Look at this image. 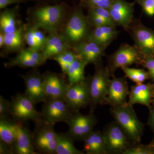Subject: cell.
Returning <instances> with one entry per match:
<instances>
[{
    "label": "cell",
    "mask_w": 154,
    "mask_h": 154,
    "mask_svg": "<svg viewBox=\"0 0 154 154\" xmlns=\"http://www.w3.org/2000/svg\"><path fill=\"white\" fill-rule=\"evenodd\" d=\"M65 37L69 43L76 45L83 42L88 33L85 17L82 11L77 10L70 18L65 30Z\"/></svg>",
    "instance_id": "12"
},
{
    "label": "cell",
    "mask_w": 154,
    "mask_h": 154,
    "mask_svg": "<svg viewBox=\"0 0 154 154\" xmlns=\"http://www.w3.org/2000/svg\"><path fill=\"white\" fill-rule=\"evenodd\" d=\"M4 42H5V34L1 31L0 33V47H2L4 46Z\"/></svg>",
    "instance_id": "42"
},
{
    "label": "cell",
    "mask_w": 154,
    "mask_h": 154,
    "mask_svg": "<svg viewBox=\"0 0 154 154\" xmlns=\"http://www.w3.org/2000/svg\"><path fill=\"white\" fill-rule=\"evenodd\" d=\"M88 64L79 57L77 58L69 67L66 75L69 85L75 84L85 80V68Z\"/></svg>",
    "instance_id": "25"
},
{
    "label": "cell",
    "mask_w": 154,
    "mask_h": 154,
    "mask_svg": "<svg viewBox=\"0 0 154 154\" xmlns=\"http://www.w3.org/2000/svg\"><path fill=\"white\" fill-rule=\"evenodd\" d=\"M134 5L125 0H112L108 10L116 25L128 29L134 19Z\"/></svg>",
    "instance_id": "13"
},
{
    "label": "cell",
    "mask_w": 154,
    "mask_h": 154,
    "mask_svg": "<svg viewBox=\"0 0 154 154\" xmlns=\"http://www.w3.org/2000/svg\"><path fill=\"white\" fill-rule=\"evenodd\" d=\"M84 151L88 154H103L107 153L105 139L103 133L93 131L84 140Z\"/></svg>",
    "instance_id": "23"
},
{
    "label": "cell",
    "mask_w": 154,
    "mask_h": 154,
    "mask_svg": "<svg viewBox=\"0 0 154 154\" xmlns=\"http://www.w3.org/2000/svg\"><path fill=\"white\" fill-rule=\"evenodd\" d=\"M0 28L1 31L5 34L15 32L19 29L15 11L7 10L1 13Z\"/></svg>",
    "instance_id": "27"
},
{
    "label": "cell",
    "mask_w": 154,
    "mask_h": 154,
    "mask_svg": "<svg viewBox=\"0 0 154 154\" xmlns=\"http://www.w3.org/2000/svg\"><path fill=\"white\" fill-rule=\"evenodd\" d=\"M17 133V122L12 121L8 116H0V140L9 146L12 152Z\"/></svg>",
    "instance_id": "21"
},
{
    "label": "cell",
    "mask_w": 154,
    "mask_h": 154,
    "mask_svg": "<svg viewBox=\"0 0 154 154\" xmlns=\"http://www.w3.org/2000/svg\"><path fill=\"white\" fill-rule=\"evenodd\" d=\"M152 146L153 150V152H154V144Z\"/></svg>",
    "instance_id": "44"
},
{
    "label": "cell",
    "mask_w": 154,
    "mask_h": 154,
    "mask_svg": "<svg viewBox=\"0 0 154 154\" xmlns=\"http://www.w3.org/2000/svg\"><path fill=\"white\" fill-rule=\"evenodd\" d=\"M43 76V86L48 99H64L69 85L62 77L53 73Z\"/></svg>",
    "instance_id": "16"
},
{
    "label": "cell",
    "mask_w": 154,
    "mask_h": 154,
    "mask_svg": "<svg viewBox=\"0 0 154 154\" xmlns=\"http://www.w3.org/2000/svg\"><path fill=\"white\" fill-rule=\"evenodd\" d=\"M35 105L25 94H17L12 98L10 115L17 122L25 123L32 121L35 123L42 117L41 113L36 110Z\"/></svg>",
    "instance_id": "4"
},
{
    "label": "cell",
    "mask_w": 154,
    "mask_h": 154,
    "mask_svg": "<svg viewBox=\"0 0 154 154\" xmlns=\"http://www.w3.org/2000/svg\"><path fill=\"white\" fill-rule=\"evenodd\" d=\"M126 30L143 57L154 56V31L145 27L139 20L134 19Z\"/></svg>",
    "instance_id": "7"
},
{
    "label": "cell",
    "mask_w": 154,
    "mask_h": 154,
    "mask_svg": "<svg viewBox=\"0 0 154 154\" xmlns=\"http://www.w3.org/2000/svg\"><path fill=\"white\" fill-rule=\"evenodd\" d=\"M97 119L93 112L83 115L79 111L72 113L66 122L69 126L68 135L73 140L84 141L94 131Z\"/></svg>",
    "instance_id": "5"
},
{
    "label": "cell",
    "mask_w": 154,
    "mask_h": 154,
    "mask_svg": "<svg viewBox=\"0 0 154 154\" xmlns=\"http://www.w3.org/2000/svg\"><path fill=\"white\" fill-rule=\"evenodd\" d=\"M112 0H85L89 8H102L109 9Z\"/></svg>",
    "instance_id": "35"
},
{
    "label": "cell",
    "mask_w": 154,
    "mask_h": 154,
    "mask_svg": "<svg viewBox=\"0 0 154 154\" xmlns=\"http://www.w3.org/2000/svg\"><path fill=\"white\" fill-rule=\"evenodd\" d=\"M24 38L29 47L35 50L41 51L34 36L32 27L28 28L26 30V33L24 34Z\"/></svg>",
    "instance_id": "31"
},
{
    "label": "cell",
    "mask_w": 154,
    "mask_h": 154,
    "mask_svg": "<svg viewBox=\"0 0 154 154\" xmlns=\"http://www.w3.org/2000/svg\"><path fill=\"white\" fill-rule=\"evenodd\" d=\"M126 75V76L137 83L140 84L148 78L147 73L141 69L131 68L128 66L123 67L121 68Z\"/></svg>",
    "instance_id": "30"
},
{
    "label": "cell",
    "mask_w": 154,
    "mask_h": 154,
    "mask_svg": "<svg viewBox=\"0 0 154 154\" xmlns=\"http://www.w3.org/2000/svg\"><path fill=\"white\" fill-rule=\"evenodd\" d=\"M151 89L150 86L143 83L137 84L131 88L129 94L128 104L133 105L135 104L149 106L150 102Z\"/></svg>",
    "instance_id": "24"
},
{
    "label": "cell",
    "mask_w": 154,
    "mask_h": 154,
    "mask_svg": "<svg viewBox=\"0 0 154 154\" xmlns=\"http://www.w3.org/2000/svg\"><path fill=\"white\" fill-rule=\"evenodd\" d=\"M97 65L94 75L90 80L91 111L93 112L98 104L106 102L110 84V72L108 68Z\"/></svg>",
    "instance_id": "3"
},
{
    "label": "cell",
    "mask_w": 154,
    "mask_h": 154,
    "mask_svg": "<svg viewBox=\"0 0 154 154\" xmlns=\"http://www.w3.org/2000/svg\"><path fill=\"white\" fill-rule=\"evenodd\" d=\"M89 18L90 22L95 27L107 25H116L113 22H110V21L106 20L104 18L98 17V16H95V15L89 14Z\"/></svg>",
    "instance_id": "36"
},
{
    "label": "cell",
    "mask_w": 154,
    "mask_h": 154,
    "mask_svg": "<svg viewBox=\"0 0 154 154\" xmlns=\"http://www.w3.org/2000/svg\"><path fill=\"white\" fill-rule=\"evenodd\" d=\"M143 56L135 45L125 44L121 45L111 56L110 59V73L116 69L128 66L134 63H141Z\"/></svg>",
    "instance_id": "11"
},
{
    "label": "cell",
    "mask_w": 154,
    "mask_h": 154,
    "mask_svg": "<svg viewBox=\"0 0 154 154\" xmlns=\"http://www.w3.org/2000/svg\"><path fill=\"white\" fill-rule=\"evenodd\" d=\"M0 154H13L11 148L1 140H0Z\"/></svg>",
    "instance_id": "41"
},
{
    "label": "cell",
    "mask_w": 154,
    "mask_h": 154,
    "mask_svg": "<svg viewBox=\"0 0 154 154\" xmlns=\"http://www.w3.org/2000/svg\"><path fill=\"white\" fill-rule=\"evenodd\" d=\"M25 85V94L35 104L48 99L43 86V76L35 71L22 76Z\"/></svg>",
    "instance_id": "14"
},
{
    "label": "cell",
    "mask_w": 154,
    "mask_h": 154,
    "mask_svg": "<svg viewBox=\"0 0 154 154\" xmlns=\"http://www.w3.org/2000/svg\"><path fill=\"white\" fill-rule=\"evenodd\" d=\"M129 94L126 81L121 78H113L110 80L106 102L112 107L120 106L126 103Z\"/></svg>",
    "instance_id": "19"
},
{
    "label": "cell",
    "mask_w": 154,
    "mask_h": 154,
    "mask_svg": "<svg viewBox=\"0 0 154 154\" xmlns=\"http://www.w3.org/2000/svg\"><path fill=\"white\" fill-rule=\"evenodd\" d=\"M24 38V34L22 28H19L15 32L5 33L4 46L9 51L20 50L23 45Z\"/></svg>",
    "instance_id": "28"
},
{
    "label": "cell",
    "mask_w": 154,
    "mask_h": 154,
    "mask_svg": "<svg viewBox=\"0 0 154 154\" xmlns=\"http://www.w3.org/2000/svg\"><path fill=\"white\" fill-rule=\"evenodd\" d=\"M151 122L152 125L154 128V109L152 113L151 118Z\"/></svg>",
    "instance_id": "43"
},
{
    "label": "cell",
    "mask_w": 154,
    "mask_h": 154,
    "mask_svg": "<svg viewBox=\"0 0 154 154\" xmlns=\"http://www.w3.org/2000/svg\"><path fill=\"white\" fill-rule=\"evenodd\" d=\"M69 45V43L64 36L58 35L56 33H50V35L47 36L42 52L47 60L68 50Z\"/></svg>",
    "instance_id": "20"
},
{
    "label": "cell",
    "mask_w": 154,
    "mask_h": 154,
    "mask_svg": "<svg viewBox=\"0 0 154 154\" xmlns=\"http://www.w3.org/2000/svg\"><path fill=\"white\" fill-rule=\"evenodd\" d=\"M89 14L102 17L114 23L110 16L108 9L102 8H89Z\"/></svg>",
    "instance_id": "32"
},
{
    "label": "cell",
    "mask_w": 154,
    "mask_h": 154,
    "mask_svg": "<svg viewBox=\"0 0 154 154\" xmlns=\"http://www.w3.org/2000/svg\"><path fill=\"white\" fill-rule=\"evenodd\" d=\"M111 113L116 120L128 136L134 143H140L143 132V125L139 120L132 105L128 103L112 107Z\"/></svg>",
    "instance_id": "1"
},
{
    "label": "cell",
    "mask_w": 154,
    "mask_h": 154,
    "mask_svg": "<svg viewBox=\"0 0 154 154\" xmlns=\"http://www.w3.org/2000/svg\"><path fill=\"white\" fill-rule=\"evenodd\" d=\"M106 47L97 42L88 40L74 46V51L87 63L97 64L103 55Z\"/></svg>",
    "instance_id": "17"
},
{
    "label": "cell",
    "mask_w": 154,
    "mask_h": 154,
    "mask_svg": "<svg viewBox=\"0 0 154 154\" xmlns=\"http://www.w3.org/2000/svg\"><path fill=\"white\" fill-rule=\"evenodd\" d=\"M64 8L62 5L45 6L36 9L33 13L35 26L50 33H56L63 17Z\"/></svg>",
    "instance_id": "6"
},
{
    "label": "cell",
    "mask_w": 154,
    "mask_h": 154,
    "mask_svg": "<svg viewBox=\"0 0 154 154\" xmlns=\"http://www.w3.org/2000/svg\"><path fill=\"white\" fill-rule=\"evenodd\" d=\"M56 154H84L75 146L74 141L66 133H57Z\"/></svg>",
    "instance_id": "26"
},
{
    "label": "cell",
    "mask_w": 154,
    "mask_h": 154,
    "mask_svg": "<svg viewBox=\"0 0 154 154\" xmlns=\"http://www.w3.org/2000/svg\"><path fill=\"white\" fill-rule=\"evenodd\" d=\"M141 63L147 69L149 74L154 79V58L152 56L143 57Z\"/></svg>",
    "instance_id": "39"
},
{
    "label": "cell",
    "mask_w": 154,
    "mask_h": 154,
    "mask_svg": "<svg viewBox=\"0 0 154 154\" xmlns=\"http://www.w3.org/2000/svg\"><path fill=\"white\" fill-rule=\"evenodd\" d=\"M35 124L32 132L34 149L38 154H56L57 133L54 125L48 123L43 118Z\"/></svg>",
    "instance_id": "2"
},
{
    "label": "cell",
    "mask_w": 154,
    "mask_h": 154,
    "mask_svg": "<svg viewBox=\"0 0 154 154\" xmlns=\"http://www.w3.org/2000/svg\"><path fill=\"white\" fill-rule=\"evenodd\" d=\"M24 0H0V9L5 8L12 4L22 2Z\"/></svg>",
    "instance_id": "40"
},
{
    "label": "cell",
    "mask_w": 154,
    "mask_h": 154,
    "mask_svg": "<svg viewBox=\"0 0 154 154\" xmlns=\"http://www.w3.org/2000/svg\"><path fill=\"white\" fill-rule=\"evenodd\" d=\"M116 25H107L95 27L88 40L107 47L116 38L119 32Z\"/></svg>",
    "instance_id": "22"
},
{
    "label": "cell",
    "mask_w": 154,
    "mask_h": 154,
    "mask_svg": "<svg viewBox=\"0 0 154 154\" xmlns=\"http://www.w3.org/2000/svg\"><path fill=\"white\" fill-rule=\"evenodd\" d=\"M153 152L149 149L146 148L142 146H137L130 147L127 149L122 154H150Z\"/></svg>",
    "instance_id": "38"
},
{
    "label": "cell",
    "mask_w": 154,
    "mask_h": 154,
    "mask_svg": "<svg viewBox=\"0 0 154 154\" xmlns=\"http://www.w3.org/2000/svg\"><path fill=\"white\" fill-rule=\"evenodd\" d=\"M32 27L34 36L42 51L45 45L47 37L45 36L42 31L39 30L38 27H36L35 25Z\"/></svg>",
    "instance_id": "34"
},
{
    "label": "cell",
    "mask_w": 154,
    "mask_h": 154,
    "mask_svg": "<svg viewBox=\"0 0 154 154\" xmlns=\"http://www.w3.org/2000/svg\"><path fill=\"white\" fill-rule=\"evenodd\" d=\"M141 7L145 13L149 16L154 15V0H135Z\"/></svg>",
    "instance_id": "33"
},
{
    "label": "cell",
    "mask_w": 154,
    "mask_h": 154,
    "mask_svg": "<svg viewBox=\"0 0 154 154\" xmlns=\"http://www.w3.org/2000/svg\"><path fill=\"white\" fill-rule=\"evenodd\" d=\"M17 138L13 148V153L16 154H37L34 149L32 132L25 123L17 122Z\"/></svg>",
    "instance_id": "18"
},
{
    "label": "cell",
    "mask_w": 154,
    "mask_h": 154,
    "mask_svg": "<svg viewBox=\"0 0 154 154\" xmlns=\"http://www.w3.org/2000/svg\"><path fill=\"white\" fill-rule=\"evenodd\" d=\"M90 80L69 85L64 100L72 113L89 105L90 101Z\"/></svg>",
    "instance_id": "8"
},
{
    "label": "cell",
    "mask_w": 154,
    "mask_h": 154,
    "mask_svg": "<svg viewBox=\"0 0 154 154\" xmlns=\"http://www.w3.org/2000/svg\"><path fill=\"white\" fill-rule=\"evenodd\" d=\"M41 114L45 121L54 126L57 122L66 123L72 113L64 99H48L43 102Z\"/></svg>",
    "instance_id": "9"
},
{
    "label": "cell",
    "mask_w": 154,
    "mask_h": 154,
    "mask_svg": "<svg viewBox=\"0 0 154 154\" xmlns=\"http://www.w3.org/2000/svg\"><path fill=\"white\" fill-rule=\"evenodd\" d=\"M11 110V102L5 99L2 95L0 96V116H8L10 114Z\"/></svg>",
    "instance_id": "37"
},
{
    "label": "cell",
    "mask_w": 154,
    "mask_h": 154,
    "mask_svg": "<svg viewBox=\"0 0 154 154\" xmlns=\"http://www.w3.org/2000/svg\"><path fill=\"white\" fill-rule=\"evenodd\" d=\"M106 143L107 153L123 154L129 147L132 141L116 122L109 125L103 133Z\"/></svg>",
    "instance_id": "10"
},
{
    "label": "cell",
    "mask_w": 154,
    "mask_h": 154,
    "mask_svg": "<svg viewBox=\"0 0 154 154\" xmlns=\"http://www.w3.org/2000/svg\"><path fill=\"white\" fill-rule=\"evenodd\" d=\"M79 57V56L74 51L68 50L54 57L53 59L60 65L63 72L64 74H66L68 70L72 63Z\"/></svg>",
    "instance_id": "29"
},
{
    "label": "cell",
    "mask_w": 154,
    "mask_h": 154,
    "mask_svg": "<svg viewBox=\"0 0 154 154\" xmlns=\"http://www.w3.org/2000/svg\"><path fill=\"white\" fill-rule=\"evenodd\" d=\"M46 60L42 51L35 50L29 47L21 50L17 57L6 63L5 66L36 67L43 64Z\"/></svg>",
    "instance_id": "15"
}]
</instances>
